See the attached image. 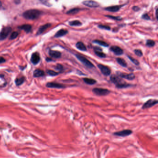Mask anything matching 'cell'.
Wrapping results in <instances>:
<instances>
[{
    "label": "cell",
    "mask_w": 158,
    "mask_h": 158,
    "mask_svg": "<svg viewBox=\"0 0 158 158\" xmlns=\"http://www.w3.org/2000/svg\"><path fill=\"white\" fill-rule=\"evenodd\" d=\"M7 85V82L3 76L0 75V87H5Z\"/></svg>",
    "instance_id": "cell-25"
},
{
    "label": "cell",
    "mask_w": 158,
    "mask_h": 158,
    "mask_svg": "<svg viewBox=\"0 0 158 158\" xmlns=\"http://www.w3.org/2000/svg\"><path fill=\"white\" fill-rule=\"evenodd\" d=\"M142 18L144 20H150V18L149 16V15H147V14H144L142 16Z\"/></svg>",
    "instance_id": "cell-37"
},
{
    "label": "cell",
    "mask_w": 158,
    "mask_h": 158,
    "mask_svg": "<svg viewBox=\"0 0 158 158\" xmlns=\"http://www.w3.org/2000/svg\"><path fill=\"white\" fill-rule=\"evenodd\" d=\"M19 33L17 32H14L11 33V35L10 36V40H14L15 38H16L17 36H18Z\"/></svg>",
    "instance_id": "cell-33"
},
{
    "label": "cell",
    "mask_w": 158,
    "mask_h": 158,
    "mask_svg": "<svg viewBox=\"0 0 158 158\" xmlns=\"http://www.w3.org/2000/svg\"><path fill=\"white\" fill-rule=\"evenodd\" d=\"M128 57L130 60V61L136 66H139L140 65V63L138 61V60H137L136 59H134V58H133L130 56H128Z\"/></svg>",
    "instance_id": "cell-30"
},
{
    "label": "cell",
    "mask_w": 158,
    "mask_h": 158,
    "mask_svg": "<svg viewBox=\"0 0 158 158\" xmlns=\"http://www.w3.org/2000/svg\"><path fill=\"white\" fill-rule=\"evenodd\" d=\"M97 67L103 75L105 76H109L110 75L111 71L109 67L102 64H98L97 65Z\"/></svg>",
    "instance_id": "cell-7"
},
{
    "label": "cell",
    "mask_w": 158,
    "mask_h": 158,
    "mask_svg": "<svg viewBox=\"0 0 158 158\" xmlns=\"http://www.w3.org/2000/svg\"><path fill=\"white\" fill-rule=\"evenodd\" d=\"M110 80L112 83L115 85L116 88H127L133 86L132 85L127 83L125 81L123 80L122 78L120 77L117 74L112 75L110 76Z\"/></svg>",
    "instance_id": "cell-1"
},
{
    "label": "cell",
    "mask_w": 158,
    "mask_h": 158,
    "mask_svg": "<svg viewBox=\"0 0 158 158\" xmlns=\"http://www.w3.org/2000/svg\"><path fill=\"white\" fill-rule=\"evenodd\" d=\"M94 50L95 51H102V50L101 48L99 47H95L94 48Z\"/></svg>",
    "instance_id": "cell-41"
},
{
    "label": "cell",
    "mask_w": 158,
    "mask_h": 158,
    "mask_svg": "<svg viewBox=\"0 0 158 158\" xmlns=\"http://www.w3.org/2000/svg\"><path fill=\"white\" fill-rule=\"evenodd\" d=\"M110 49L116 55L120 56L123 53V50L117 46H112L110 47Z\"/></svg>",
    "instance_id": "cell-13"
},
{
    "label": "cell",
    "mask_w": 158,
    "mask_h": 158,
    "mask_svg": "<svg viewBox=\"0 0 158 158\" xmlns=\"http://www.w3.org/2000/svg\"><path fill=\"white\" fill-rule=\"evenodd\" d=\"M83 80L85 84H86L87 85H95L97 83L96 80L93 78L85 77V78H83Z\"/></svg>",
    "instance_id": "cell-17"
},
{
    "label": "cell",
    "mask_w": 158,
    "mask_h": 158,
    "mask_svg": "<svg viewBox=\"0 0 158 158\" xmlns=\"http://www.w3.org/2000/svg\"><path fill=\"white\" fill-rule=\"evenodd\" d=\"M46 60L48 61V62H49V61H52V59H49V58H47L46 59Z\"/></svg>",
    "instance_id": "cell-43"
},
{
    "label": "cell",
    "mask_w": 158,
    "mask_h": 158,
    "mask_svg": "<svg viewBox=\"0 0 158 158\" xmlns=\"http://www.w3.org/2000/svg\"><path fill=\"white\" fill-rule=\"evenodd\" d=\"M157 13H158V11H157V9H156V18L158 19V15H157Z\"/></svg>",
    "instance_id": "cell-42"
},
{
    "label": "cell",
    "mask_w": 158,
    "mask_h": 158,
    "mask_svg": "<svg viewBox=\"0 0 158 158\" xmlns=\"http://www.w3.org/2000/svg\"><path fill=\"white\" fill-rule=\"evenodd\" d=\"M76 47L79 50L82 51H86L87 48L86 47L85 44L82 42H78L76 44Z\"/></svg>",
    "instance_id": "cell-20"
},
{
    "label": "cell",
    "mask_w": 158,
    "mask_h": 158,
    "mask_svg": "<svg viewBox=\"0 0 158 158\" xmlns=\"http://www.w3.org/2000/svg\"><path fill=\"white\" fill-rule=\"evenodd\" d=\"M120 8L121 7L119 6H113L106 7L105 8V10L111 12H116L119 11Z\"/></svg>",
    "instance_id": "cell-19"
},
{
    "label": "cell",
    "mask_w": 158,
    "mask_h": 158,
    "mask_svg": "<svg viewBox=\"0 0 158 158\" xmlns=\"http://www.w3.org/2000/svg\"><path fill=\"white\" fill-rule=\"evenodd\" d=\"M80 10V9L78 8H74L73 9H71L67 12V14L69 15H75Z\"/></svg>",
    "instance_id": "cell-26"
},
{
    "label": "cell",
    "mask_w": 158,
    "mask_h": 158,
    "mask_svg": "<svg viewBox=\"0 0 158 158\" xmlns=\"http://www.w3.org/2000/svg\"><path fill=\"white\" fill-rule=\"evenodd\" d=\"M158 103V101L157 100L150 99L148 100L144 104L142 107V109L145 110L146 109L150 108L157 104Z\"/></svg>",
    "instance_id": "cell-9"
},
{
    "label": "cell",
    "mask_w": 158,
    "mask_h": 158,
    "mask_svg": "<svg viewBox=\"0 0 158 158\" xmlns=\"http://www.w3.org/2000/svg\"><path fill=\"white\" fill-rule=\"evenodd\" d=\"M49 54L51 57L55 59H59L61 57V53L60 52L54 50H50Z\"/></svg>",
    "instance_id": "cell-14"
},
{
    "label": "cell",
    "mask_w": 158,
    "mask_h": 158,
    "mask_svg": "<svg viewBox=\"0 0 158 158\" xmlns=\"http://www.w3.org/2000/svg\"><path fill=\"white\" fill-rule=\"evenodd\" d=\"M41 11L37 9H30L25 11L23 14V17L27 20H33L38 18L41 15Z\"/></svg>",
    "instance_id": "cell-2"
},
{
    "label": "cell",
    "mask_w": 158,
    "mask_h": 158,
    "mask_svg": "<svg viewBox=\"0 0 158 158\" xmlns=\"http://www.w3.org/2000/svg\"><path fill=\"white\" fill-rule=\"evenodd\" d=\"M69 25L71 26H80L82 25V23L79 21L76 20L70 22H69Z\"/></svg>",
    "instance_id": "cell-27"
},
{
    "label": "cell",
    "mask_w": 158,
    "mask_h": 158,
    "mask_svg": "<svg viewBox=\"0 0 158 158\" xmlns=\"http://www.w3.org/2000/svg\"><path fill=\"white\" fill-rule=\"evenodd\" d=\"M51 26V24L47 23V24H45L44 25L41 26L38 31L37 34L39 35V34H41V33H43L45 30L47 29L48 28L50 27Z\"/></svg>",
    "instance_id": "cell-16"
},
{
    "label": "cell",
    "mask_w": 158,
    "mask_h": 158,
    "mask_svg": "<svg viewBox=\"0 0 158 158\" xmlns=\"http://www.w3.org/2000/svg\"><path fill=\"white\" fill-rule=\"evenodd\" d=\"M0 5H1V4H0Z\"/></svg>",
    "instance_id": "cell-44"
},
{
    "label": "cell",
    "mask_w": 158,
    "mask_h": 158,
    "mask_svg": "<svg viewBox=\"0 0 158 158\" xmlns=\"http://www.w3.org/2000/svg\"><path fill=\"white\" fill-rule=\"evenodd\" d=\"M41 57L39 53L37 52L33 53L31 58V62L32 63V64H33L34 65H36L39 63Z\"/></svg>",
    "instance_id": "cell-11"
},
{
    "label": "cell",
    "mask_w": 158,
    "mask_h": 158,
    "mask_svg": "<svg viewBox=\"0 0 158 158\" xmlns=\"http://www.w3.org/2000/svg\"><path fill=\"white\" fill-rule=\"evenodd\" d=\"M133 133V131L130 129H125L120 131H118L113 133L114 135L119 137H127L131 135Z\"/></svg>",
    "instance_id": "cell-8"
},
{
    "label": "cell",
    "mask_w": 158,
    "mask_h": 158,
    "mask_svg": "<svg viewBox=\"0 0 158 158\" xmlns=\"http://www.w3.org/2000/svg\"><path fill=\"white\" fill-rule=\"evenodd\" d=\"M12 28L10 27H4L0 32V41H2L5 39L11 33Z\"/></svg>",
    "instance_id": "cell-5"
},
{
    "label": "cell",
    "mask_w": 158,
    "mask_h": 158,
    "mask_svg": "<svg viewBox=\"0 0 158 158\" xmlns=\"http://www.w3.org/2000/svg\"><path fill=\"white\" fill-rule=\"evenodd\" d=\"M45 75L44 71L40 69H36L33 71V76L34 77H42Z\"/></svg>",
    "instance_id": "cell-15"
},
{
    "label": "cell",
    "mask_w": 158,
    "mask_h": 158,
    "mask_svg": "<svg viewBox=\"0 0 158 158\" xmlns=\"http://www.w3.org/2000/svg\"><path fill=\"white\" fill-rule=\"evenodd\" d=\"M95 53L96 55H97V56H98L99 57L101 58H104L106 57V54L104 53H103V52H102V51H95Z\"/></svg>",
    "instance_id": "cell-28"
},
{
    "label": "cell",
    "mask_w": 158,
    "mask_h": 158,
    "mask_svg": "<svg viewBox=\"0 0 158 158\" xmlns=\"http://www.w3.org/2000/svg\"><path fill=\"white\" fill-rule=\"evenodd\" d=\"M25 81V77H22L19 78H17L15 80V83L17 86H20L22 85Z\"/></svg>",
    "instance_id": "cell-23"
},
{
    "label": "cell",
    "mask_w": 158,
    "mask_h": 158,
    "mask_svg": "<svg viewBox=\"0 0 158 158\" xmlns=\"http://www.w3.org/2000/svg\"><path fill=\"white\" fill-rule=\"evenodd\" d=\"M133 9L135 11H138L139 9H140V8L138 7H137V6H135L134 7H133Z\"/></svg>",
    "instance_id": "cell-40"
},
{
    "label": "cell",
    "mask_w": 158,
    "mask_h": 158,
    "mask_svg": "<svg viewBox=\"0 0 158 158\" xmlns=\"http://www.w3.org/2000/svg\"><path fill=\"white\" fill-rule=\"evenodd\" d=\"M92 92L97 96H105L109 95L110 91L107 89L95 88L92 89Z\"/></svg>",
    "instance_id": "cell-4"
},
{
    "label": "cell",
    "mask_w": 158,
    "mask_h": 158,
    "mask_svg": "<svg viewBox=\"0 0 158 158\" xmlns=\"http://www.w3.org/2000/svg\"><path fill=\"white\" fill-rule=\"evenodd\" d=\"M134 52H135V55H137L138 57H142L143 56V53H142V52L140 50L135 49V50Z\"/></svg>",
    "instance_id": "cell-32"
},
{
    "label": "cell",
    "mask_w": 158,
    "mask_h": 158,
    "mask_svg": "<svg viewBox=\"0 0 158 158\" xmlns=\"http://www.w3.org/2000/svg\"><path fill=\"white\" fill-rule=\"evenodd\" d=\"M98 27H99L100 28H101V29H103L108 30H110V26L102 25H99Z\"/></svg>",
    "instance_id": "cell-36"
},
{
    "label": "cell",
    "mask_w": 158,
    "mask_h": 158,
    "mask_svg": "<svg viewBox=\"0 0 158 158\" xmlns=\"http://www.w3.org/2000/svg\"><path fill=\"white\" fill-rule=\"evenodd\" d=\"M116 74L122 78L126 79L129 80H133L135 78V74L133 73L127 74L124 73L120 71H116Z\"/></svg>",
    "instance_id": "cell-6"
},
{
    "label": "cell",
    "mask_w": 158,
    "mask_h": 158,
    "mask_svg": "<svg viewBox=\"0 0 158 158\" xmlns=\"http://www.w3.org/2000/svg\"><path fill=\"white\" fill-rule=\"evenodd\" d=\"M75 56L77 57V58L86 67L88 68L89 69H92L93 68L95 67L94 65L92 63L89 61L88 59L85 58V57L79 54H76Z\"/></svg>",
    "instance_id": "cell-3"
},
{
    "label": "cell",
    "mask_w": 158,
    "mask_h": 158,
    "mask_svg": "<svg viewBox=\"0 0 158 158\" xmlns=\"http://www.w3.org/2000/svg\"><path fill=\"white\" fill-rule=\"evenodd\" d=\"M94 43H95L97 44L100 45L101 46H103L104 47H108L109 46V44H107L106 42L103 41H100V40H95V41H93Z\"/></svg>",
    "instance_id": "cell-24"
},
{
    "label": "cell",
    "mask_w": 158,
    "mask_h": 158,
    "mask_svg": "<svg viewBox=\"0 0 158 158\" xmlns=\"http://www.w3.org/2000/svg\"><path fill=\"white\" fill-rule=\"evenodd\" d=\"M83 4L89 7H96L99 6V4L97 2L95 1L92 0H85L83 1Z\"/></svg>",
    "instance_id": "cell-12"
},
{
    "label": "cell",
    "mask_w": 158,
    "mask_h": 158,
    "mask_svg": "<svg viewBox=\"0 0 158 158\" xmlns=\"http://www.w3.org/2000/svg\"><path fill=\"white\" fill-rule=\"evenodd\" d=\"M46 72L51 76H56L59 74V72H57L53 70H46Z\"/></svg>",
    "instance_id": "cell-29"
},
{
    "label": "cell",
    "mask_w": 158,
    "mask_h": 158,
    "mask_svg": "<svg viewBox=\"0 0 158 158\" xmlns=\"http://www.w3.org/2000/svg\"><path fill=\"white\" fill-rule=\"evenodd\" d=\"M41 2L44 5H47V6H50V4L48 2V0H40Z\"/></svg>",
    "instance_id": "cell-38"
},
{
    "label": "cell",
    "mask_w": 158,
    "mask_h": 158,
    "mask_svg": "<svg viewBox=\"0 0 158 158\" xmlns=\"http://www.w3.org/2000/svg\"><path fill=\"white\" fill-rule=\"evenodd\" d=\"M19 28L23 30L26 33H29L32 29V26L29 24H25L22 26H20Z\"/></svg>",
    "instance_id": "cell-21"
},
{
    "label": "cell",
    "mask_w": 158,
    "mask_h": 158,
    "mask_svg": "<svg viewBox=\"0 0 158 158\" xmlns=\"http://www.w3.org/2000/svg\"><path fill=\"white\" fill-rule=\"evenodd\" d=\"M105 16L107 17H109L110 18L114 20H116V21H121V18L120 17H114V16H111V15H105Z\"/></svg>",
    "instance_id": "cell-35"
},
{
    "label": "cell",
    "mask_w": 158,
    "mask_h": 158,
    "mask_svg": "<svg viewBox=\"0 0 158 158\" xmlns=\"http://www.w3.org/2000/svg\"><path fill=\"white\" fill-rule=\"evenodd\" d=\"M155 41L151 40H147V43H146L147 46H148V47H150L155 46Z\"/></svg>",
    "instance_id": "cell-31"
},
{
    "label": "cell",
    "mask_w": 158,
    "mask_h": 158,
    "mask_svg": "<svg viewBox=\"0 0 158 158\" xmlns=\"http://www.w3.org/2000/svg\"><path fill=\"white\" fill-rule=\"evenodd\" d=\"M116 60L118 64L122 67H127V63L125 61L124 59L120 58H118L116 59Z\"/></svg>",
    "instance_id": "cell-22"
},
{
    "label": "cell",
    "mask_w": 158,
    "mask_h": 158,
    "mask_svg": "<svg viewBox=\"0 0 158 158\" xmlns=\"http://www.w3.org/2000/svg\"><path fill=\"white\" fill-rule=\"evenodd\" d=\"M46 86L49 88L64 89L66 87L65 85L55 82H49L46 85Z\"/></svg>",
    "instance_id": "cell-10"
},
{
    "label": "cell",
    "mask_w": 158,
    "mask_h": 158,
    "mask_svg": "<svg viewBox=\"0 0 158 158\" xmlns=\"http://www.w3.org/2000/svg\"><path fill=\"white\" fill-rule=\"evenodd\" d=\"M68 33V31L66 30L60 29L55 34L54 37L55 38H59V37H62L65 35H66L67 33Z\"/></svg>",
    "instance_id": "cell-18"
},
{
    "label": "cell",
    "mask_w": 158,
    "mask_h": 158,
    "mask_svg": "<svg viewBox=\"0 0 158 158\" xmlns=\"http://www.w3.org/2000/svg\"><path fill=\"white\" fill-rule=\"evenodd\" d=\"M55 69L57 70H59V71L61 72L62 71L64 70V67L61 64H57L56 66L55 67Z\"/></svg>",
    "instance_id": "cell-34"
},
{
    "label": "cell",
    "mask_w": 158,
    "mask_h": 158,
    "mask_svg": "<svg viewBox=\"0 0 158 158\" xmlns=\"http://www.w3.org/2000/svg\"><path fill=\"white\" fill-rule=\"evenodd\" d=\"M5 61H6L5 59L2 57H0V64L3 63L5 62Z\"/></svg>",
    "instance_id": "cell-39"
}]
</instances>
